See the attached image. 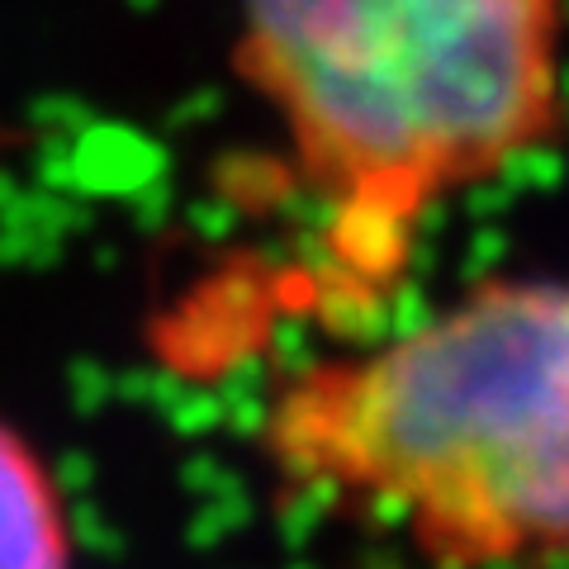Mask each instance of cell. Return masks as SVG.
<instances>
[{
  "mask_svg": "<svg viewBox=\"0 0 569 569\" xmlns=\"http://www.w3.org/2000/svg\"><path fill=\"white\" fill-rule=\"evenodd\" d=\"M257 456L276 489L432 569H569V276H485L295 366Z\"/></svg>",
  "mask_w": 569,
  "mask_h": 569,
  "instance_id": "1",
  "label": "cell"
},
{
  "mask_svg": "<svg viewBox=\"0 0 569 569\" xmlns=\"http://www.w3.org/2000/svg\"><path fill=\"white\" fill-rule=\"evenodd\" d=\"M233 71L342 276L385 284L441 209L565 138L569 0H233Z\"/></svg>",
  "mask_w": 569,
  "mask_h": 569,
  "instance_id": "2",
  "label": "cell"
},
{
  "mask_svg": "<svg viewBox=\"0 0 569 569\" xmlns=\"http://www.w3.org/2000/svg\"><path fill=\"white\" fill-rule=\"evenodd\" d=\"M0 569H77V537L58 479L0 422Z\"/></svg>",
  "mask_w": 569,
  "mask_h": 569,
  "instance_id": "3",
  "label": "cell"
}]
</instances>
